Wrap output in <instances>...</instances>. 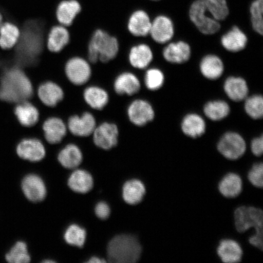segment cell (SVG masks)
Returning <instances> with one entry per match:
<instances>
[{
    "instance_id": "6da1fadb",
    "label": "cell",
    "mask_w": 263,
    "mask_h": 263,
    "mask_svg": "<svg viewBox=\"0 0 263 263\" xmlns=\"http://www.w3.org/2000/svg\"><path fill=\"white\" fill-rule=\"evenodd\" d=\"M49 26L41 18H30L21 25V37L12 49V64L24 71L37 63L46 47Z\"/></svg>"
},
{
    "instance_id": "7a4b0ae2",
    "label": "cell",
    "mask_w": 263,
    "mask_h": 263,
    "mask_svg": "<svg viewBox=\"0 0 263 263\" xmlns=\"http://www.w3.org/2000/svg\"><path fill=\"white\" fill-rule=\"evenodd\" d=\"M35 95L30 79L22 68L13 66L6 69L0 80V100L15 105L30 101Z\"/></svg>"
},
{
    "instance_id": "3957f363",
    "label": "cell",
    "mask_w": 263,
    "mask_h": 263,
    "mask_svg": "<svg viewBox=\"0 0 263 263\" xmlns=\"http://www.w3.org/2000/svg\"><path fill=\"white\" fill-rule=\"evenodd\" d=\"M119 51L118 39L101 29L92 34L88 45L87 60L90 64L100 61L106 63L117 57Z\"/></svg>"
},
{
    "instance_id": "277c9868",
    "label": "cell",
    "mask_w": 263,
    "mask_h": 263,
    "mask_svg": "<svg viewBox=\"0 0 263 263\" xmlns=\"http://www.w3.org/2000/svg\"><path fill=\"white\" fill-rule=\"evenodd\" d=\"M142 248L131 235H120L111 240L107 247L108 261L115 263H134L139 261Z\"/></svg>"
},
{
    "instance_id": "5b68a950",
    "label": "cell",
    "mask_w": 263,
    "mask_h": 263,
    "mask_svg": "<svg viewBox=\"0 0 263 263\" xmlns=\"http://www.w3.org/2000/svg\"><path fill=\"white\" fill-rule=\"evenodd\" d=\"M234 222L236 231L245 233L254 228L256 233H263V212L255 206H241L235 210Z\"/></svg>"
},
{
    "instance_id": "8992f818",
    "label": "cell",
    "mask_w": 263,
    "mask_h": 263,
    "mask_svg": "<svg viewBox=\"0 0 263 263\" xmlns=\"http://www.w3.org/2000/svg\"><path fill=\"white\" fill-rule=\"evenodd\" d=\"M64 71L68 80L75 85H86L91 75V65L87 59L74 57L66 62Z\"/></svg>"
},
{
    "instance_id": "52a82bcc",
    "label": "cell",
    "mask_w": 263,
    "mask_h": 263,
    "mask_svg": "<svg viewBox=\"0 0 263 263\" xmlns=\"http://www.w3.org/2000/svg\"><path fill=\"white\" fill-rule=\"evenodd\" d=\"M203 0H197L191 6L190 16L199 30L204 34H213L220 29L218 21L208 15Z\"/></svg>"
},
{
    "instance_id": "ba28073f",
    "label": "cell",
    "mask_w": 263,
    "mask_h": 263,
    "mask_svg": "<svg viewBox=\"0 0 263 263\" xmlns=\"http://www.w3.org/2000/svg\"><path fill=\"white\" fill-rule=\"evenodd\" d=\"M246 143L243 138L238 133L229 132L219 141L217 149L220 154L230 160H236L241 158L246 153Z\"/></svg>"
},
{
    "instance_id": "9c48e42d",
    "label": "cell",
    "mask_w": 263,
    "mask_h": 263,
    "mask_svg": "<svg viewBox=\"0 0 263 263\" xmlns=\"http://www.w3.org/2000/svg\"><path fill=\"white\" fill-rule=\"evenodd\" d=\"M66 124L71 134L82 138L91 136L97 126L96 118L89 111H84L81 115H71Z\"/></svg>"
},
{
    "instance_id": "30bf717a",
    "label": "cell",
    "mask_w": 263,
    "mask_h": 263,
    "mask_svg": "<svg viewBox=\"0 0 263 263\" xmlns=\"http://www.w3.org/2000/svg\"><path fill=\"white\" fill-rule=\"evenodd\" d=\"M92 136L95 145L105 150L110 149L117 145L119 127L114 123L104 121L97 124Z\"/></svg>"
},
{
    "instance_id": "8fae6325",
    "label": "cell",
    "mask_w": 263,
    "mask_h": 263,
    "mask_svg": "<svg viewBox=\"0 0 263 263\" xmlns=\"http://www.w3.org/2000/svg\"><path fill=\"white\" fill-rule=\"evenodd\" d=\"M126 111L130 122L139 127L145 126L153 121L155 115L151 105L141 99L131 101L127 106Z\"/></svg>"
},
{
    "instance_id": "7c38bea8",
    "label": "cell",
    "mask_w": 263,
    "mask_h": 263,
    "mask_svg": "<svg viewBox=\"0 0 263 263\" xmlns=\"http://www.w3.org/2000/svg\"><path fill=\"white\" fill-rule=\"evenodd\" d=\"M43 134L49 144L60 143L67 136V124L61 118L52 116L44 121L42 124Z\"/></svg>"
},
{
    "instance_id": "4fadbf2b",
    "label": "cell",
    "mask_w": 263,
    "mask_h": 263,
    "mask_svg": "<svg viewBox=\"0 0 263 263\" xmlns=\"http://www.w3.org/2000/svg\"><path fill=\"white\" fill-rule=\"evenodd\" d=\"M36 95L45 106L54 107L63 100L64 92L57 82L47 81L42 82L36 89Z\"/></svg>"
},
{
    "instance_id": "5bb4252c",
    "label": "cell",
    "mask_w": 263,
    "mask_h": 263,
    "mask_svg": "<svg viewBox=\"0 0 263 263\" xmlns=\"http://www.w3.org/2000/svg\"><path fill=\"white\" fill-rule=\"evenodd\" d=\"M113 88L115 93L121 96L133 97L140 91V81L133 72L123 71L115 78Z\"/></svg>"
},
{
    "instance_id": "9a60e30c",
    "label": "cell",
    "mask_w": 263,
    "mask_h": 263,
    "mask_svg": "<svg viewBox=\"0 0 263 263\" xmlns=\"http://www.w3.org/2000/svg\"><path fill=\"white\" fill-rule=\"evenodd\" d=\"M13 111L18 123L24 127H34L39 123L40 112L29 100L15 104Z\"/></svg>"
},
{
    "instance_id": "2e32d148",
    "label": "cell",
    "mask_w": 263,
    "mask_h": 263,
    "mask_svg": "<svg viewBox=\"0 0 263 263\" xmlns=\"http://www.w3.org/2000/svg\"><path fill=\"white\" fill-rule=\"evenodd\" d=\"M16 153L22 159L39 162L45 156V148L44 144L37 139H26L22 140L16 147Z\"/></svg>"
},
{
    "instance_id": "e0dca14e",
    "label": "cell",
    "mask_w": 263,
    "mask_h": 263,
    "mask_svg": "<svg viewBox=\"0 0 263 263\" xmlns=\"http://www.w3.org/2000/svg\"><path fill=\"white\" fill-rule=\"evenodd\" d=\"M70 32L67 27L60 24L52 26L49 29L46 40L48 50L58 53L63 50L70 42Z\"/></svg>"
},
{
    "instance_id": "ac0fdd59",
    "label": "cell",
    "mask_w": 263,
    "mask_h": 263,
    "mask_svg": "<svg viewBox=\"0 0 263 263\" xmlns=\"http://www.w3.org/2000/svg\"><path fill=\"white\" fill-rule=\"evenodd\" d=\"M22 190L28 199L33 202L42 201L47 195V189L40 177L30 174L23 180Z\"/></svg>"
},
{
    "instance_id": "d6986e66",
    "label": "cell",
    "mask_w": 263,
    "mask_h": 263,
    "mask_svg": "<svg viewBox=\"0 0 263 263\" xmlns=\"http://www.w3.org/2000/svg\"><path fill=\"white\" fill-rule=\"evenodd\" d=\"M154 41L159 44L168 42L174 35L172 21L165 16H159L151 23L149 32Z\"/></svg>"
},
{
    "instance_id": "ffe728a7",
    "label": "cell",
    "mask_w": 263,
    "mask_h": 263,
    "mask_svg": "<svg viewBox=\"0 0 263 263\" xmlns=\"http://www.w3.org/2000/svg\"><path fill=\"white\" fill-rule=\"evenodd\" d=\"M83 98L88 106L92 109H103L108 102V92L96 85H85L83 90Z\"/></svg>"
},
{
    "instance_id": "44dd1931",
    "label": "cell",
    "mask_w": 263,
    "mask_h": 263,
    "mask_svg": "<svg viewBox=\"0 0 263 263\" xmlns=\"http://www.w3.org/2000/svg\"><path fill=\"white\" fill-rule=\"evenodd\" d=\"M217 254L223 262L236 263L241 261L243 251L239 243L233 239H223L217 248Z\"/></svg>"
},
{
    "instance_id": "7402d4cb",
    "label": "cell",
    "mask_w": 263,
    "mask_h": 263,
    "mask_svg": "<svg viewBox=\"0 0 263 263\" xmlns=\"http://www.w3.org/2000/svg\"><path fill=\"white\" fill-rule=\"evenodd\" d=\"M151 26L150 18L146 13L143 11H137L130 16L127 29L134 37H145L149 34Z\"/></svg>"
},
{
    "instance_id": "603a6c76",
    "label": "cell",
    "mask_w": 263,
    "mask_h": 263,
    "mask_svg": "<svg viewBox=\"0 0 263 263\" xmlns=\"http://www.w3.org/2000/svg\"><path fill=\"white\" fill-rule=\"evenodd\" d=\"M153 52L147 45L140 44L132 47L128 54V61L132 67L139 70L146 68L152 61Z\"/></svg>"
},
{
    "instance_id": "cb8c5ba5",
    "label": "cell",
    "mask_w": 263,
    "mask_h": 263,
    "mask_svg": "<svg viewBox=\"0 0 263 263\" xmlns=\"http://www.w3.org/2000/svg\"><path fill=\"white\" fill-rule=\"evenodd\" d=\"M81 11V6L75 0L64 1L59 4L55 12V18L59 24L69 27Z\"/></svg>"
},
{
    "instance_id": "d4e9b609",
    "label": "cell",
    "mask_w": 263,
    "mask_h": 263,
    "mask_svg": "<svg viewBox=\"0 0 263 263\" xmlns=\"http://www.w3.org/2000/svg\"><path fill=\"white\" fill-rule=\"evenodd\" d=\"M146 193L144 184L141 180L127 181L123 187V198L127 204L137 205L142 201Z\"/></svg>"
},
{
    "instance_id": "484cf974",
    "label": "cell",
    "mask_w": 263,
    "mask_h": 263,
    "mask_svg": "<svg viewBox=\"0 0 263 263\" xmlns=\"http://www.w3.org/2000/svg\"><path fill=\"white\" fill-rule=\"evenodd\" d=\"M19 26L11 22H3L0 25V48L4 50H11L21 37Z\"/></svg>"
},
{
    "instance_id": "4316f807",
    "label": "cell",
    "mask_w": 263,
    "mask_h": 263,
    "mask_svg": "<svg viewBox=\"0 0 263 263\" xmlns=\"http://www.w3.org/2000/svg\"><path fill=\"white\" fill-rule=\"evenodd\" d=\"M191 48L184 42L172 43L167 46L163 51V57L167 61L174 64H182L189 60Z\"/></svg>"
},
{
    "instance_id": "83f0119b",
    "label": "cell",
    "mask_w": 263,
    "mask_h": 263,
    "mask_svg": "<svg viewBox=\"0 0 263 263\" xmlns=\"http://www.w3.org/2000/svg\"><path fill=\"white\" fill-rule=\"evenodd\" d=\"M220 193L227 198H235L242 190V180L238 174L229 173L223 177L218 185Z\"/></svg>"
},
{
    "instance_id": "f1b7e54d",
    "label": "cell",
    "mask_w": 263,
    "mask_h": 263,
    "mask_svg": "<svg viewBox=\"0 0 263 263\" xmlns=\"http://www.w3.org/2000/svg\"><path fill=\"white\" fill-rule=\"evenodd\" d=\"M181 127L183 134L193 139L202 136L206 130L205 121L199 115L195 114L186 115L183 118Z\"/></svg>"
},
{
    "instance_id": "f546056e",
    "label": "cell",
    "mask_w": 263,
    "mask_h": 263,
    "mask_svg": "<svg viewBox=\"0 0 263 263\" xmlns=\"http://www.w3.org/2000/svg\"><path fill=\"white\" fill-rule=\"evenodd\" d=\"M68 186L74 192L87 193L93 189V179L91 174L84 170H77L68 179Z\"/></svg>"
},
{
    "instance_id": "4dcf8cb0",
    "label": "cell",
    "mask_w": 263,
    "mask_h": 263,
    "mask_svg": "<svg viewBox=\"0 0 263 263\" xmlns=\"http://www.w3.org/2000/svg\"><path fill=\"white\" fill-rule=\"evenodd\" d=\"M222 45L227 50L238 52L246 47L248 38L244 32L237 27H233L231 30L223 35Z\"/></svg>"
},
{
    "instance_id": "1f68e13d",
    "label": "cell",
    "mask_w": 263,
    "mask_h": 263,
    "mask_svg": "<svg viewBox=\"0 0 263 263\" xmlns=\"http://www.w3.org/2000/svg\"><path fill=\"white\" fill-rule=\"evenodd\" d=\"M224 90L232 100L241 101L248 96L249 88L244 79L230 77L225 82Z\"/></svg>"
},
{
    "instance_id": "d6a6232c",
    "label": "cell",
    "mask_w": 263,
    "mask_h": 263,
    "mask_svg": "<svg viewBox=\"0 0 263 263\" xmlns=\"http://www.w3.org/2000/svg\"><path fill=\"white\" fill-rule=\"evenodd\" d=\"M200 71L209 80H215L221 77L223 65L221 59L215 55H208L202 59L200 65Z\"/></svg>"
},
{
    "instance_id": "836d02e7",
    "label": "cell",
    "mask_w": 263,
    "mask_h": 263,
    "mask_svg": "<svg viewBox=\"0 0 263 263\" xmlns=\"http://www.w3.org/2000/svg\"><path fill=\"white\" fill-rule=\"evenodd\" d=\"M58 160L66 168L73 169L81 163L82 154L80 148L75 144H68L59 153Z\"/></svg>"
},
{
    "instance_id": "e575fe53",
    "label": "cell",
    "mask_w": 263,
    "mask_h": 263,
    "mask_svg": "<svg viewBox=\"0 0 263 263\" xmlns=\"http://www.w3.org/2000/svg\"><path fill=\"white\" fill-rule=\"evenodd\" d=\"M204 113L209 119L213 121H220L228 116L230 113V107L225 101H211L205 105Z\"/></svg>"
},
{
    "instance_id": "d590c367",
    "label": "cell",
    "mask_w": 263,
    "mask_h": 263,
    "mask_svg": "<svg viewBox=\"0 0 263 263\" xmlns=\"http://www.w3.org/2000/svg\"><path fill=\"white\" fill-rule=\"evenodd\" d=\"M207 12L217 21H221L229 15L226 0H203Z\"/></svg>"
},
{
    "instance_id": "8d00e7d4",
    "label": "cell",
    "mask_w": 263,
    "mask_h": 263,
    "mask_svg": "<svg viewBox=\"0 0 263 263\" xmlns=\"http://www.w3.org/2000/svg\"><path fill=\"white\" fill-rule=\"evenodd\" d=\"M6 259L11 263H27L30 261L31 257L26 243L22 241L16 242L6 255Z\"/></svg>"
},
{
    "instance_id": "74e56055",
    "label": "cell",
    "mask_w": 263,
    "mask_h": 263,
    "mask_svg": "<svg viewBox=\"0 0 263 263\" xmlns=\"http://www.w3.org/2000/svg\"><path fill=\"white\" fill-rule=\"evenodd\" d=\"M86 232L83 228L73 224L66 230L64 238L68 245L82 248L86 239Z\"/></svg>"
},
{
    "instance_id": "f35d334b",
    "label": "cell",
    "mask_w": 263,
    "mask_h": 263,
    "mask_svg": "<svg viewBox=\"0 0 263 263\" xmlns=\"http://www.w3.org/2000/svg\"><path fill=\"white\" fill-rule=\"evenodd\" d=\"M245 110L250 117L258 120L263 115V98L260 95H254L247 99Z\"/></svg>"
},
{
    "instance_id": "ab89813d",
    "label": "cell",
    "mask_w": 263,
    "mask_h": 263,
    "mask_svg": "<svg viewBox=\"0 0 263 263\" xmlns=\"http://www.w3.org/2000/svg\"><path fill=\"white\" fill-rule=\"evenodd\" d=\"M263 0H256L251 7L253 28L260 35L263 34Z\"/></svg>"
},
{
    "instance_id": "60d3db41",
    "label": "cell",
    "mask_w": 263,
    "mask_h": 263,
    "mask_svg": "<svg viewBox=\"0 0 263 263\" xmlns=\"http://www.w3.org/2000/svg\"><path fill=\"white\" fill-rule=\"evenodd\" d=\"M164 82V75L159 69L148 70L144 77V83L151 90H156L162 87Z\"/></svg>"
},
{
    "instance_id": "b9f144b4",
    "label": "cell",
    "mask_w": 263,
    "mask_h": 263,
    "mask_svg": "<svg viewBox=\"0 0 263 263\" xmlns=\"http://www.w3.org/2000/svg\"><path fill=\"white\" fill-rule=\"evenodd\" d=\"M248 180L252 185L261 189L263 186V164L261 162L254 164L250 170Z\"/></svg>"
},
{
    "instance_id": "7bdbcfd3",
    "label": "cell",
    "mask_w": 263,
    "mask_h": 263,
    "mask_svg": "<svg viewBox=\"0 0 263 263\" xmlns=\"http://www.w3.org/2000/svg\"><path fill=\"white\" fill-rule=\"evenodd\" d=\"M95 213H96L99 218L106 219L110 215V207L106 202H101L98 203L95 207Z\"/></svg>"
},
{
    "instance_id": "ee69618b",
    "label": "cell",
    "mask_w": 263,
    "mask_h": 263,
    "mask_svg": "<svg viewBox=\"0 0 263 263\" xmlns=\"http://www.w3.org/2000/svg\"><path fill=\"white\" fill-rule=\"evenodd\" d=\"M251 149L253 154L256 157L262 156L263 152V137H256L253 140L251 144Z\"/></svg>"
},
{
    "instance_id": "f6af8a7d",
    "label": "cell",
    "mask_w": 263,
    "mask_h": 263,
    "mask_svg": "<svg viewBox=\"0 0 263 263\" xmlns=\"http://www.w3.org/2000/svg\"><path fill=\"white\" fill-rule=\"evenodd\" d=\"M263 233H254L249 238V242L252 246L255 248L259 249L262 251L263 245Z\"/></svg>"
},
{
    "instance_id": "bcb514c9",
    "label": "cell",
    "mask_w": 263,
    "mask_h": 263,
    "mask_svg": "<svg viewBox=\"0 0 263 263\" xmlns=\"http://www.w3.org/2000/svg\"><path fill=\"white\" fill-rule=\"evenodd\" d=\"M106 261L103 260V259H101L100 258L98 257H92L90 259V260H88L87 262L95 263V262H106Z\"/></svg>"
},
{
    "instance_id": "7dc6e473",
    "label": "cell",
    "mask_w": 263,
    "mask_h": 263,
    "mask_svg": "<svg viewBox=\"0 0 263 263\" xmlns=\"http://www.w3.org/2000/svg\"><path fill=\"white\" fill-rule=\"evenodd\" d=\"M3 22V16L1 12H0V25L2 24Z\"/></svg>"
}]
</instances>
